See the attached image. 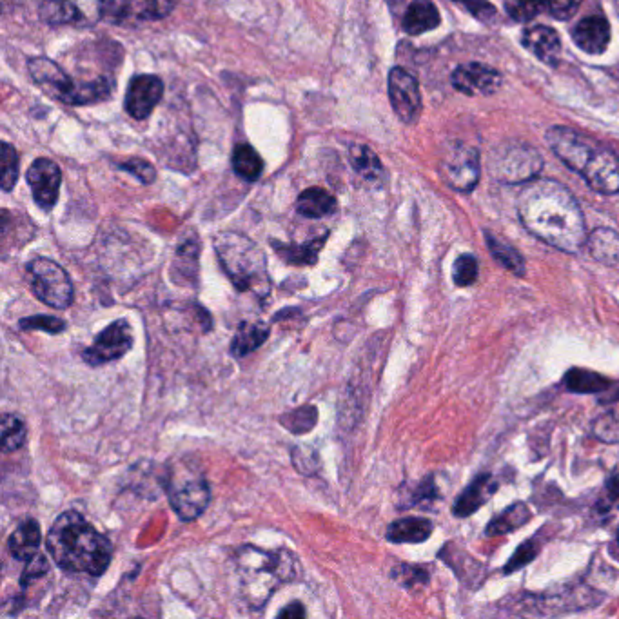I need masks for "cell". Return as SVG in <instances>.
I'll use <instances>...</instances> for the list:
<instances>
[{"label": "cell", "mask_w": 619, "mask_h": 619, "mask_svg": "<svg viewBox=\"0 0 619 619\" xmlns=\"http://www.w3.org/2000/svg\"><path fill=\"white\" fill-rule=\"evenodd\" d=\"M518 213L525 229L565 253L587 244L585 218L567 187L552 178H534L521 189Z\"/></svg>", "instance_id": "6da1fadb"}, {"label": "cell", "mask_w": 619, "mask_h": 619, "mask_svg": "<svg viewBox=\"0 0 619 619\" xmlns=\"http://www.w3.org/2000/svg\"><path fill=\"white\" fill-rule=\"evenodd\" d=\"M46 549L60 569L93 578L102 576L113 558L108 538L75 511L62 512L51 525Z\"/></svg>", "instance_id": "7a4b0ae2"}, {"label": "cell", "mask_w": 619, "mask_h": 619, "mask_svg": "<svg viewBox=\"0 0 619 619\" xmlns=\"http://www.w3.org/2000/svg\"><path fill=\"white\" fill-rule=\"evenodd\" d=\"M235 565L247 605L260 610L278 587L295 580L298 561L287 549L262 551L255 545H244L236 551Z\"/></svg>", "instance_id": "3957f363"}, {"label": "cell", "mask_w": 619, "mask_h": 619, "mask_svg": "<svg viewBox=\"0 0 619 619\" xmlns=\"http://www.w3.org/2000/svg\"><path fill=\"white\" fill-rule=\"evenodd\" d=\"M218 262L238 291L266 298L271 291L264 251L251 238L240 233H220L215 236Z\"/></svg>", "instance_id": "277c9868"}, {"label": "cell", "mask_w": 619, "mask_h": 619, "mask_svg": "<svg viewBox=\"0 0 619 619\" xmlns=\"http://www.w3.org/2000/svg\"><path fill=\"white\" fill-rule=\"evenodd\" d=\"M31 79L39 84L42 91H46L53 99L60 100L69 106H84L108 100L113 93V82L102 79L91 82H75L69 79L66 71L46 57H37L28 62Z\"/></svg>", "instance_id": "5b68a950"}, {"label": "cell", "mask_w": 619, "mask_h": 619, "mask_svg": "<svg viewBox=\"0 0 619 619\" xmlns=\"http://www.w3.org/2000/svg\"><path fill=\"white\" fill-rule=\"evenodd\" d=\"M171 509L182 521L197 520L206 511L211 491L206 476L189 460L171 463L164 478Z\"/></svg>", "instance_id": "8992f818"}, {"label": "cell", "mask_w": 619, "mask_h": 619, "mask_svg": "<svg viewBox=\"0 0 619 619\" xmlns=\"http://www.w3.org/2000/svg\"><path fill=\"white\" fill-rule=\"evenodd\" d=\"M543 158L532 146L505 142L494 148L487 158V169L494 180L503 184H527L540 175Z\"/></svg>", "instance_id": "52a82bcc"}, {"label": "cell", "mask_w": 619, "mask_h": 619, "mask_svg": "<svg viewBox=\"0 0 619 619\" xmlns=\"http://www.w3.org/2000/svg\"><path fill=\"white\" fill-rule=\"evenodd\" d=\"M28 269L31 291L40 302L53 309H68L73 304V282L64 267L50 258H33Z\"/></svg>", "instance_id": "ba28073f"}, {"label": "cell", "mask_w": 619, "mask_h": 619, "mask_svg": "<svg viewBox=\"0 0 619 619\" xmlns=\"http://www.w3.org/2000/svg\"><path fill=\"white\" fill-rule=\"evenodd\" d=\"M177 0H100V17L113 26H140L166 19Z\"/></svg>", "instance_id": "9c48e42d"}, {"label": "cell", "mask_w": 619, "mask_h": 619, "mask_svg": "<svg viewBox=\"0 0 619 619\" xmlns=\"http://www.w3.org/2000/svg\"><path fill=\"white\" fill-rule=\"evenodd\" d=\"M443 180L456 191L469 193L480 182L482 162L478 149L463 142H451L442 158Z\"/></svg>", "instance_id": "30bf717a"}, {"label": "cell", "mask_w": 619, "mask_h": 619, "mask_svg": "<svg viewBox=\"0 0 619 619\" xmlns=\"http://www.w3.org/2000/svg\"><path fill=\"white\" fill-rule=\"evenodd\" d=\"M545 140H547L549 148L552 149V153L560 158L567 168L572 169L578 175L585 171L590 157L600 146L594 138L587 137L580 131L567 128V126H552L545 133Z\"/></svg>", "instance_id": "8fae6325"}, {"label": "cell", "mask_w": 619, "mask_h": 619, "mask_svg": "<svg viewBox=\"0 0 619 619\" xmlns=\"http://www.w3.org/2000/svg\"><path fill=\"white\" fill-rule=\"evenodd\" d=\"M133 347V329L128 320H117L109 324L100 333L91 347L84 351V362L91 367L109 364L120 360L122 356L131 351Z\"/></svg>", "instance_id": "7c38bea8"}, {"label": "cell", "mask_w": 619, "mask_h": 619, "mask_svg": "<svg viewBox=\"0 0 619 619\" xmlns=\"http://www.w3.org/2000/svg\"><path fill=\"white\" fill-rule=\"evenodd\" d=\"M40 17L51 26H93L100 17V0H46Z\"/></svg>", "instance_id": "4fadbf2b"}, {"label": "cell", "mask_w": 619, "mask_h": 619, "mask_svg": "<svg viewBox=\"0 0 619 619\" xmlns=\"http://www.w3.org/2000/svg\"><path fill=\"white\" fill-rule=\"evenodd\" d=\"M389 100L396 117L403 124H414L422 113V93L418 80L403 68H393L389 73Z\"/></svg>", "instance_id": "5bb4252c"}, {"label": "cell", "mask_w": 619, "mask_h": 619, "mask_svg": "<svg viewBox=\"0 0 619 619\" xmlns=\"http://www.w3.org/2000/svg\"><path fill=\"white\" fill-rule=\"evenodd\" d=\"M451 84L463 95L485 97V95H494L498 89L502 88L503 77L500 71L489 68L485 64L469 62L452 71Z\"/></svg>", "instance_id": "9a60e30c"}, {"label": "cell", "mask_w": 619, "mask_h": 619, "mask_svg": "<svg viewBox=\"0 0 619 619\" xmlns=\"http://www.w3.org/2000/svg\"><path fill=\"white\" fill-rule=\"evenodd\" d=\"M62 173L50 158H37L28 171V184L33 193V200L44 211H51L59 200Z\"/></svg>", "instance_id": "2e32d148"}, {"label": "cell", "mask_w": 619, "mask_h": 619, "mask_svg": "<svg viewBox=\"0 0 619 619\" xmlns=\"http://www.w3.org/2000/svg\"><path fill=\"white\" fill-rule=\"evenodd\" d=\"M585 182L601 195H618L619 193V157L609 148L598 146L589 164L581 173Z\"/></svg>", "instance_id": "e0dca14e"}, {"label": "cell", "mask_w": 619, "mask_h": 619, "mask_svg": "<svg viewBox=\"0 0 619 619\" xmlns=\"http://www.w3.org/2000/svg\"><path fill=\"white\" fill-rule=\"evenodd\" d=\"M164 95V84L155 75H137L126 93V111L135 120H146Z\"/></svg>", "instance_id": "ac0fdd59"}, {"label": "cell", "mask_w": 619, "mask_h": 619, "mask_svg": "<svg viewBox=\"0 0 619 619\" xmlns=\"http://www.w3.org/2000/svg\"><path fill=\"white\" fill-rule=\"evenodd\" d=\"M572 40L581 51L589 55H601L610 42L609 20L600 15L580 20L572 30Z\"/></svg>", "instance_id": "d6986e66"}, {"label": "cell", "mask_w": 619, "mask_h": 619, "mask_svg": "<svg viewBox=\"0 0 619 619\" xmlns=\"http://www.w3.org/2000/svg\"><path fill=\"white\" fill-rule=\"evenodd\" d=\"M496 489H498V482L492 478L489 472H483L456 498L454 507H452V514L456 518L471 516L472 512L478 511L483 503L491 500Z\"/></svg>", "instance_id": "ffe728a7"}, {"label": "cell", "mask_w": 619, "mask_h": 619, "mask_svg": "<svg viewBox=\"0 0 619 619\" xmlns=\"http://www.w3.org/2000/svg\"><path fill=\"white\" fill-rule=\"evenodd\" d=\"M521 44L545 64H554L560 57V35L549 26H532L523 31Z\"/></svg>", "instance_id": "44dd1931"}, {"label": "cell", "mask_w": 619, "mask_h": 619, "mask_svg": "<svg viewBox=\"0 0 619 619\" xmlns=\"http://www.w3.org/2000/svg\"><path fill=\"white\" fill-rule=\"evenodd\" d=\"M440 11L431 0H414L403 15V31L409 35H422L440 26Z\"/></svg>", "instance_id": "7402d4cb"}, {"label": "cell", "mask_w": 619, "mask_h": 619, "mask_svg": "<svg viewBox=\"0 0 619 619\" xmlns=\"http://www.w3.org/2000/svg\"><path fill=\"white\" fill-rule=\"evenodd\" d=\"M42 543L40 525L35 520H24L15 531L11 532L8 549L15 560L30 561L39 554Z\"/></svg>", "instance_id": "603a6c76"}, {"label": "cell", "mask_w": 619, "mask_h": 619, "mask_svg": "<svg viewBox=\"0 0 619 619\" xmlns=\"http://www.w3.org/2000/svg\"><path fill=\"white\" fill-rule=\"evenodd\" d=\"M587 246L592 258L605 266L619 264V235L609 227H598L587 236Z\"/></svg>", "instance_id": "cb8c5ba5"}, {"label": "cell", "mask_w": 619, "mask_h": 619, "mask_svg": "<svg viewBox=\"0 0 619 619\" xmlns=\"http://www.w3.org/2000/svg\"><path fill=\"white\" fill-rule=\"evenodd\" d=\"M433 534V523L425 518H403L394 521L387 529L391 543H423Z\"/></svg>", "instance_id": "d4e9b609"}, {"label": "cell", "mask_w": 619, "mask_h": 619, "mask_svg": "<svg viewBox=\"0 0 619 619\" xmlns=\"http://www.w3.org/2000/svg\"><path fill=\"white\" fill-rule=\"evenodd\" d=\"M271 335L269 325L264 322H255V324H244L238 327L235 338L231 340V354L236 358H242L247 354L255 353L258 347L266 344L267 338Z\"/></svg>", "instance_id": "484cf974"}, {"label": "cell", "mask_w": 619, "mask_h": 619, "mask_svg": "<svg viewBox=\"0 0 619 619\" xmlns=\"http://www.w3.org/2000/svg\"><path fill=\"white\" fill-rule=\"evenodd\" d=\"M336 200L322 187H309L296 200V211L305 218H324L335 211Z\"/></svg>", "instance_id": "4316f807"}, {"label": "cell", "mask_w": 619, "mask_h": 619, "mask_svg": "<svg viewBox=\"0 0 619 619\" xmlns=\"http://www.w3.org/2000/svg\"><path fill=\"white\" fill-rule=\"evenodd\" d=\"M563 384L569 389L570 393L578 394L607 393L610 387L614 385L609 378L594 373V371L581 369V367L570 369L569 373L565 374Z\"/></svg>", "instance_id": "83f0119b"}, {"label": "cell", "mask_w": 619, "mask_h": 619, "mask_svg": "<svg viewBox=\"0 0 619 619\" xmlns=\"http://www.w3.org/2000/svg\"><path fill=\"white\" fill-rule=\"evenodd\" d=\"M325 240H327V233L322 238H315L313 242H307V244H302V246H285L282 242H275V240H271V246L287 264H293V266H313V264H316V260H318V253L322 251Z\"/></svg>", "instance_id": "f1b7e54d"}, {"label": "cell", "mask_w": 619, "mask_h": 619, "mask_svg": "<svg viewBox=\"0 0 619 619\" xmlns=\"http://www.w3.org/2000/svg\"><path fill=\"white\" fill-rule=\"evenodd\" d=\"M532 514L531 509L525 505V503H514L511 507H507L505 511L496 516L494 520L489 523L485 534L487 536H502V534H511V532L520 529L523 525H527L531 521Z\"/></svg>", "instance_id": "f546056e"}, {"label": "cell", "mask_w": 619, "mask_h": 619, "mask_svg": "<svg viewBox=\"0 0 619 619\" xmlns=\"http://www.w3.org/2000/svg\"><path fill=\"white\" fill-rule=\"evenodd\" d=\"M231 160H233V169H235L236 175L242 180L256 182L258 178L262 177L264 162L249 144H238L233 151Z\"/></svg>", "instance_id": "4dcf8cb0"}, {"label": "cell", "mask_w": 619, "mask_h": 619, "mask_svg": "<svg viewBox=\"0 0 619 619\" xmlns=\"http://www.w3.org/2000/svg\"><path fill=\"white\" fill-rule=\"evenodd\" d=\"M351 166L360 177L369 182H380L384 178V168L378 155L367 146H353L349 151Z\"/></svg>", "instance_id": "1f68e13d"}, {"label": "cell", "mask_w": 619, "mask_h": 619, "mask_svg": "<svg viewBox=\"0 0 619 619\" xmlns=\"http://www.w3.org/2000/svg\"><path fill=\"white\" fill-rule=\"evenodd\" d=\"M485 240H487V246L491 249L496 262H500L505 269H509L514 275H525V260H523L518 249L509 246L507 242H503L502 238L492 235L489 231L485 233Z\"/></svg>", "instance_id": "d6a6232c"}, {"label": "cell", "mask_w": 619, "mask_h": 619, "mask_svg": "<svg viewBox=\"0 0 619 619\" xmlns=\"http://www.w3.org/2000/svg\"><path fill=\"white\" fill-rule=\"evenodd\" d=\"M280 423L284 425L289 433L307 434L311 433L318 423V411L315 405H302L291 413H285L280 418Z\"/></svg>", "instance_id": "836d02e7"}, {"label": "cell", "mask_w": 619, "mask_h": 619, "mask_svg": "<svg viewBox=\"0 0 619 619\" xmlns=\"http://www.w3.org/2000/svg\"><path fill=\"white\" fill-rule=\"evenodd\" d=\"M26 425L15 414H4L2 418V451L6 454L19 451L26 442Z\"/></svg>", "instance_id": "e575fe53"}, {"label": "cell", "mask_w": 619, "mask_h": 619, "mask_svg": "<svg viewBox=\"0 0 619 619\" xmlns=\"http://www.w3.org/2000/svg\"><path fill=\"white\" fill-rule=\"evenodd\" d=\"M0 160H2L0 186H2V191L10 193L11 189L17 184V178H19V153L11 144L4 142L2 151H0Z\"/></svg>", "instance_id": "d590c367"}, {"label": "cell", "mask_w": 619, "mask_h": 619, "mask_svg": "<svg viewBox=\"0 0 619 619\" xmlns=\"http://www.w3.org/2000/svg\"><path fill=\"white\" fill-rule=\"evenodd\" d=\"M452 280L458 287H469L478 280V260L471 253H463L452 266Z\"/></svg>", "instance_id": "8d00e7d4"}, {"label": "cell", "mask_w": 619, "mask_h": 619, "mask_svg": "<svg viewBox=\"0 0 619 619\" xmlns=\"http://www.w3.org/2000/svg\"><path fill=\"white\" fill-rule=\"evenodd\" d=\"M505 10L516 22H529L545 10V0H507Z\"/></svg>", "instance_id": "74e56055"}, {"label": "cell", "mask_w": 619, "mask_h": 619, "mask_svg": "<svg viewBox=\"0 0 619 619\" xmlns=\"http://www.w3.org/2000/svg\"><path fill=\"white\" fill-rule=\"evenodd\" d=\"M19 325L24 331H44L50 335H59L62 331H66V322L57 316H31L20 320Z\"/></svg>", "instance_id": "f35d334b"}, {"label": "cell", "mask_w": 619, "mask_h": 619, "mask_svg": "<svg viewBox=\"0 0 619 619\" xmlns=\"http://www.w3.org/2000/svg\"><path fill=\"white\" fill-rule=\"evenodd\" d=\"M393 578L405 589H414V587H420V585H425L429 581V572L422 567L398 565L393 570Z\"/></svg>", "instance_id": "ab89813d"}, {"label": "cell", "mask_w": 619, "mask_h": 619, "mask_svg": "<svg viewBox=\"0 0 619 619\" xmlns=\"http://www.w3.org/2000/svg\"><path fill=\"white\" fill-rule=\"evenodd\" d=\"M118 168L128 171L133 177H137L142 184H153L157 178V171L149 164L148 160L142 158H129L126 162H120Z\"/></svg>", "instance_id": "60d3db41"}, {"label": "cell", "mask_w": 619, "mask_h": 619, "mask_svg": "<svg viewBox=\"0 0 619 619\" xmlns=\"http://www.w3.org/2000/svg\"><path fill=\"white\" fill-rule=\"evenodd\" d=\"M48 572H50L48 558L42 556V554L33 556V558L28 561V565H26V569L22 572V576H20V587H22V589H28L33 581L40 580V578H42L44 574H48Z\"/></svg>", "instance_id": "b9f144b4"}, {"label": "cell", "mask_w": 619, "mask_h": 619, "mask_svg": "<svg viewBox=\"0 0 619 619\" xmlns=\"http://www.w3.org/2000/svg\"><path fill=\"white\" fill-rule=\"evenodd\" d=\"M454 4L462 6L463 10L469 11L476 19L482 22H492L498 17L496 6H492L489 0H452Z\"/></svg>", "instance_id": "7bdbcfd3"}, {"label": "cell", "mask_w": 619, "mask_h": 619, "mask_svg": "<svg viewBox=\"0 0 619 619\" xmlns=\"http://www.w3.org/2000/svg\"><path fill=\"white\" fill-rule=\"evenodd\" d=\"M538 554H540V545H538L536 541H525V543H521L520 549L516 551V554H514L511 560H509V563H507L505 574H511L514 570L525 567V565L531 563Z\"/></svg>", "instance_id": "ee69618b"}, {"label": "cell", "mask_w": 619, "mask_h": 619, "mask_svg": "<svg viewBox=\"0 0 619 619\" xmlns=\"http://www.w3.org/2000/svg\"><path fill=\"white\" fill-rule=\"evenodd\" d=\"M583 0H545V10L552 19L569 20L578 13Z\"/></svg>", "instance_id": "f6af8a7d"}, {"label": "cell", "mask_w": 619, "mask_h": 619, "mask_svg": "<svg viewBox=\"0 0 619 619\" xmlns=\"http://www.w3.org/2000/svg\"><path fill=\"white\" fill-rule=\"evenodd\" d=\"M594 434L596 438H600L603 442L618 443L619 442V420L605 414L594 422Z\"/></svg>", "instance_id": "bcb514c9"}, {"label": "cell", "mask_w": 619, "mask_h": 619, "mask_svg": "<svg viewBox=\"0 0 619 619\" xmlns=\"http://www.w3.org/2000/svg\"><path fill=\"white\" fill-rule=\"evenodd\" d=\"M438 498V491H436V485H434L433 478H427L425 482L416 489V496H414V502H433Z\"/></svg>", "instance_id": "7dc6e473"}, {"label": "cell", "mask_w": 619, "mask_h": 619, "mask_svg": "<svg viewBox=\"0 0 619 619\" xmlns=\"http://www.w3.org/2000/svg\"><path fill=\"white\" fill-rule=\"evenodd\" d=\"M305 616H307V610H305L304 605L300 601H293L285 609L278 612V618L300 619L305 618Z\"/></svg>", "instance_id": "c3c4849f"}, {"label": "cell", "mask_w": 619, "mask_h": 619, "mask_svg": "<svg viewBox=\"0 0 619 619\" xmlns=\"http://www.w3.org/2000/svg\"><path fill=\"white\" fill-rule=\"evenodd\" d=\"M607 491H609L610 496H612L614 500H618L619 498V474H614L612 478H609V482H607Z\"/></svg>", "instance_id": "681fc988"}, {"label": "cell", "mask_w": 619, "mask_h": 619, "mask_svg": "<svg viewBox=\"0 0 619 619\" xmlns=\"http://www.w3.org/2000/svg\"><path fill=\"white\" fill-rule=\"evenodd\" d=\"M618 541H619V531H618Z\"/></svg>", "instance_id": "f907efd6"}]
</instances>
